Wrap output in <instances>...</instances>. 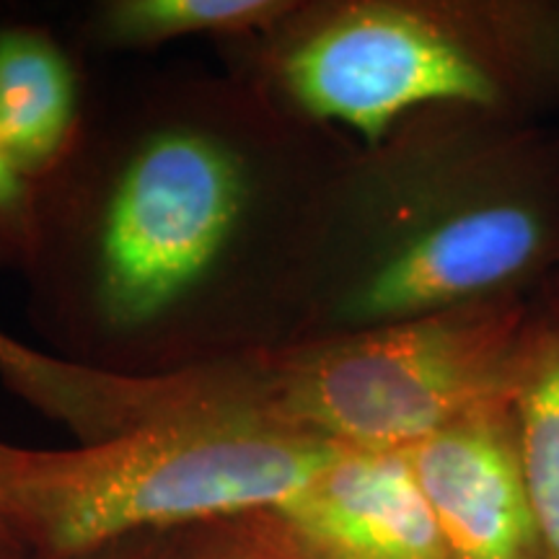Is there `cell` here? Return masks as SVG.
Returning a JSON list of instances; mask_svg holds the SVG:
<instances>
[{
  "label": "cell",
  "mask_w": 559,
  "mask_h": 559,
  "mask_svg": "<svg viewBox=\"0 0 559 559\" xmlns=\"http://www.w3.org/2000/svg\"><path fill=\"white\" fill-rule=\"evenodd\" d=\"M349 145L230 70H156L88 96L32 185V326L60 358L128 379L293 345Z\"/></svg>",
  "instance_id": "obj_1"
},
{
  "label": "cell",
  "mask_w": 559,
  "mask_h": 559,
  "mask_svg": "<svg viewBox=\"0 0 559 559\" xmlns=\"http://www.w3.org/2000/svg\"><path fill=\"white\" fill-rule=\"evenodd\" d=\"M557 267V140L469 109L419 111L340 158L293 345L528 298Z\"/></svg>",
  "instance_id": "obj_2"
},
{
  "label": "cell",
  "mask_w": 559,
  "mask_h": 559,
  "mask_svg": "<svg viewBox=\"0 0 559 559\" xmlns=\"http://www.w3.org/2000/svg\"><path fill=\"white\" fill-rule=\"evenodd\" d=\"M221 58L293 117L368 148L419 111L526 122L555 102L559 3L296 0Z\"/></svg>",
  "instance_id": "obj_3"
},
{
  "label": "cell",
  "mask_w": 559,
  "mask_h": 559,
  "mask_svg": "<svg viewBox=\"0 0 559 559\" xmlns=\"http://www.w3.org/2000/svg\"><path fill=\"white\" fill-rule=\"evenodd\" d=\"M342 449L234 394V366L198 402L99 443L0 459V513L34 559H70L298 498Z\"/></svg>",
  "instance_id": "obj_4"
},
{
  "label": "cell",
  "mask_w": 559,
  "mask_h": 559,
  "mask_svg": "<svg viewBox=\"0 0 559 559\" xmlns=\"http://www.w3.org/2000/svg\"><path fill=\"white\" fill-rule=\"evenodd\" d=\"M534 304L459 306L236 362L234 394L342 451H407L513 396Z\"/></svg>",
  "instance_id": "obj_5"
},
{
  "label": "cell",
  "mask_w": 559,
  "mask_h": 559,
  "mask_svg": "<svg viewBox=\"0 0 559 559\" xmlns=\"http://www.w3.org/2000/svg\"><path fill=\"white\" fill-rule=\"evenodd\" d=\"M456 559H549L521 464L513 396L402 451Z\"/></svg>",
  "instance_id": "obj_6"
},
{
  "label": "cell",
  "mask_w": 559,
  "mask_h": 559,
  "mask_svg": "<svg viewBox=\"0 0 559 559\" xmlns=\"http://www.w3.org/2000/svg\"><path fill=\"white\" fill-rule=\"evenodd\" d=\"M277 513L321 559H456L402 451H340Z\"/></svg>",
  "instance_id": "obj_7"
},
{
  "label": "cell",
  "mask_w": 559,
  "mask_h": 559,
  "mask_svg": "<svg viewBox=\"0 0 559 559\" xmlns=\"http://www.w3.org/2000/svg\"><path fill=\"white\" fill-rule=\"evenodd\" d=\"M0 381L75 443H99L200 400L207 373L128 379L83 368L0 330Z\"/></svg>",
  "instance_id": "obj_8"
},
{
  "label": "cell",
  "mask_w": 559,
  "mask_h": 559,
  "mask_svg": "<svg viewBox=\"0 0 559 559\" xmlns=\"http://www.w3.org/2000/svg\"><path fill=\"white\" fill-rule=\"evenodd\" d=\"M73 52L39 24L0 26V145L29 185L66 156L86 111Z\"/></svg>",
  "instance_id": "obj_9"
},
{
  "label": "cell",
  "mask_w": 559,
  "mask_h": 559,
  "mask_svg": "<svg viewBox=\"0 0 559 559\" xmlns=\"http://www.w3.org/2000/svg\"><path fill=\"white\" fill-rule=\"evenodd\" d=\"M296 0H102L86 11L81 37L107 52H148L185 39L234 45L264 34Z\"/></svg>",
  "instance_id": "obj_10"
},
{
  "label": "cell",
  "mask_w": 559,
  "mask_h": 559,
  "mask_svg": "<svg viewBox=\"0 0 559 559\" xmlns=\"http://www.w3.org/2000/svg\"><path fill=\"white\" fill-rule=\"evenodd\" d=\"M521 464L549 559H559V300L531 317L513 391Z\"/></svg>",
  "instance_id": "obj_11"
},
{
  "label": "cell",
  "mask_w": 559,
  "mask_h": 559,
  "mask_svg": "<svg viewBox=\"0 0 559 559\" xmlns=\"http://www.w3.org/2000/svg\"><path fill=\"white\" fill-rule=\"evenodd\" d=\"M179 559H321L277 510L234 515L181 531Z\"/></svg>",
  "instance_id": "obj_12"
},
{
  "label": "cell",
  "mask_w": 559,
  "mask_h": 559,
  "mask_svg": "<svg viewBox=\"0 0 559 559\" xmlns=\"http://www.w3.org/2000/svg\"><path fill=\"white\" fill-rule=\"evenodd\" d=\"M32 236V185L0 145V270H24Z\"/></svg>",
  "instance_id": "obj_13"
},
{
  "label": "cell",
  "mask_w": 559,
  "mask_h": 559,
  "mask_svg": "<svg viewBox=\"0 0 559 559\" xmlns=\"http://www.w3.org/2000/svg\"><path fill=\"white\" fill-rule=\"evenodd\" d=\"M179 547L181 531H171V534L135 536V539L111 544V547L70 559H179Z\"/></svg>",
  "instance_id": "obj_14"
},
{
  "label": "cell",
  "mask_w": 559,
  "mask_h": 559,
  "mask_svg": "<svg viewBox=\"0 0 559 559\" xmlns=\"http://www.w3.org/2000/svg\"><path fill=\"white\" fill-rule=\"evenodd\" d=\"M0 559H34L32 549L21 539L19 531L0 513Z\"/></svg>",
  "instance_id": "obj_15"
},
{
  "label": "cell",
  "mask_w": 559,
  "mask_h": 559,
  "mask_svg": "<svg viewBox=\"0 0 559 559\" xmlns=\"http://www.w3.org/2000/svg\"><path fill=\"white\" fill-rule=\"evenodd\" d=\"M9 451H11V443H5V440H0V459H3Z\"/></svg>",
  "instance_id": "obj_16"
}]
</instances>
